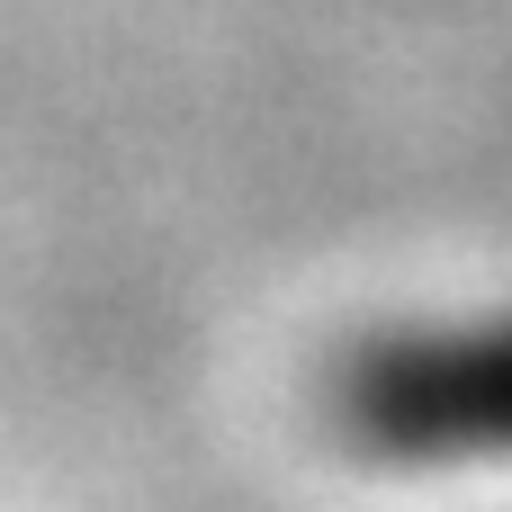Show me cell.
Segmentation results:
<instances>
[{"label": "cell", "instance_id": "obj_1", "mask_svg": "<svg viewBox=\"0 0 512 512\" xmlns=\"http://www.w3.org/2000/svg\"><path fill=\"white\" fill-rule=\"evenodd\" d=\"M315 405L369 468H495L512 459V306L414 315L342 342Z\"/></svg>", "mask_w": 512, "mask_h": 512}]
</instances>
